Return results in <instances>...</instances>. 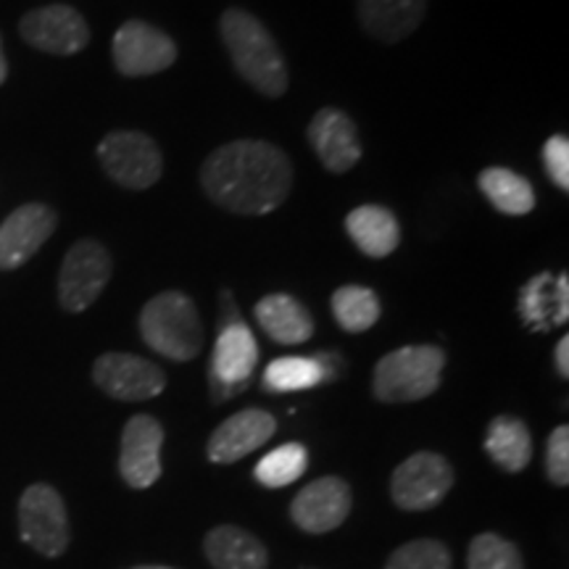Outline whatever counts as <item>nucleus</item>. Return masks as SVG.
<instances>
[{
	"label": "nucleus",
	"mask_w": 569,
	"mask_h": 569,
	"mask_svg": "<svg viewBox=\"0 0 569 569\" xmlns=\"http://www.w3.org/2000/svg\"><path fill=\"white\" fill-rule=\"evenodd\" d=\"M201 188L222 209L259 217L290 196L293 163L267 140H232L203 161Z\"/></svg>",
	"instance_id": "f257e3e1"
},
{
	"label": "nucleus",
	"mask_w": 569,
	"mask_h": 569,
	"mask_svg": "<svg viewBox=\"0 0 569 569\" xmlns=\"http://www.w3.org/2000/svg\"><path fill=\"white\" fill-rule=\"evenodd\" d=\"M219 32L230 51L238 74L269 98H280L288 90V63L272 34L253 13L227 9L219 21Z\"/></svg>",
	"instance_id": "f03ea898"
},
{
	"label": "nucleus",
	"mask_w": 569,
	"mask_h": 569,
	"mask_svg": "<svg viewBox=\"0 0 569 569\" xmlns=\"http://www.w3.org/2000/svg\"><path fill=\"white\" fill-rule=\"evenodd\" d=\"M140 336L148 348L172 361H193L203 348V327L196 303L180 290H163L146 303Z\"/></svg>",
	"instance_id": "7ed1b4c3"
},
{
	"label": "nucleus",
	"mask_w": 569,
	"mask_h": 569,
	"mask_svg": "<svg viewBox=\"0 0 569 569\" xmlns=\"http://www.w3.org/2000/svg\"><path fill=\"white\" fill-rule=\"evenodd\" d=\"M446 369V351L436 346H403L375 367L372 390L382 403H411L432 396Z\"/></svg>",
	"instance_id": "20e7f679"
},
{
	"label": "nucleus",
	"mask_w": 569,
	"mask_h": 569,
	"mask_svg": "<svg viewBox=\"0 0 569 569\" xmlns=\"http://www.w3.org/2000/svg\"><path fill=\"white\" fill-rule=\"evenodd\" d=\"M19 536L42 557L56 559L69 549L67 503L48 482H34L19 498Z\"/></svg>",
	"instance_id": "39448f33"
},
{
	"label": "nucleus",
	"mask_w": 569,
	"mask_h": 569,
	"mask_svg": "<svg viewBox=\"0 0 569 569\" xmlns=\"http://www.w3.org/2000/svg\"><path fill=\"white\" fill-rule=\"evenodd\" d=\"M113 274L109 248L98 240H80L63 256L59 274V303L69 315H82L101 298Z\"/></svg>",
	"instance_id": "423d86ee"
},
{
	"label": "nucleus",
	"mask_w": 569,
	"mask_h": 569,
	"mask_svg": "<svg viewBox=\"0 0 569 569\" xmlns=\"http://www.w3.org/2000/svg\"><path fill=\"white\" fill-rule=\"evenodd\" d=\"M98 161L113 182L127 190H146L163 172L161 151L146 132L122 130L106 134L98 146Z\"/></svg>",
	"instance_id": "0eeeda50"
},
{
	"label": "nucleus",
	"mask_w": 569,
	"mask_h": 569,
	"mask_svg": "<svg viewBox=\"0 0 569 569\" xmlns=\"http://www.w3.org/2000/svg\"><path fill=\"white\" fill-rule=\"evenodd\" d=\"M453 480L457 475H453L451 461L440 453L419 451L396 467L390 478V496L398 509L427 511L436 509L451 493Z\"/></svg>",
	"instance_id": "6e6552de"
},
{
	"label": "nucleus",
	"mask_w": 569,
	"mask_h": 569,
	"mask_svg": "<svg viewBox=\"0 0 569 569\" xmlns=\"http://www.w3.org/2000/svg\"><path fill=\"white\" fill-rule=\"evenodd\" d=\"M113 67L124 77H151L177 61V46L167 32L146 21H127L113 34Z\"/></svg>",
	"instance_id": "1a4fd4ad"
},
{
	"label": "nucleus",
	"mask_w": 569,
	"mask_h": 569,
	"mask_svg": "<svg viewBox=\"0 0 569 569\" xmlns=\"http://www.w3.org/2000/svg\"><path fill=\"white\" fill-rule=\"evenodd\" d=\"M92 382L117 401H148L167 388V375L142 356L111 351L96 359Z\"/></svg>",
	"instance_id": "9d476101"
},
{
	"label": "nucleus",
	"mask_w": 569,
	"mask_h": 569,
	"mask_svg": "<svg viewBox=\"0 0 569 569\" xmlns=\"http://www.w3.org/2000/svg\"><path fill=\"white\" fill-rule=\"evenodd\" d=\"M259 365V343L246 322H232L219 330L211 353V390L217 401H224L243 390Z\"/></svg>",
	"instance_id": "9b49d317"
},
{
	"label": "nucleus",
	"mask_w": 569,
	"mask_h": 569,
	"mask_svg": "<svg viewBox=\"0 0 569 569\" xmlns=\"http://www.w3.org/2000/svg\"><path fill=\"white\" fill-rule=\"evenodd\" d=\"M19 34L27 46L42 53L74 56L90 42V27L71 6H42L19 21Z\"/></svg>",
	"instance_id": "f8f14e48"
},
{
	"label": "nucleus",
	"mask_w": 569,
	"mask_h": 569,
	"mask_svg": "<svg viewBox=\"0 0 569 569\" xmlns=\"http://www.w3.org/2000/svg\"><path fill=\"white\" fill-rule=\"evenodd\" d=\"M353 493L343 478L327 475L309 482L301 493L290 503V519L311 536H325V532L338 530L351 515Z\"/></svg>",
	"instance_id": "ddd939ff"
},
{
	"label": "nucleus",
	"mask_w": 569,
	"mask_h": 569,
	"mask_svg": "<svg viewBox=\"0 0 569 569\" xmlns=\"http://www.w3.org/2000/svg\"><path fill=\"white\" fill-rule=\"evenodd\" d=\"M56 211L46 203L19 206L6 222L0 224V272L24 267L56 230Z\"/></svg>",
	"instance_id": "4468645a"
},
{
	"label": "nucleus",
	"mask_w": 569,
	"mask_h": 569,
	"mask_svg": "<svg viewBox=\"0 0 569 569\" xmlns=\"http://www.w3.org/2000/svg\"><path fill=\"white\" fill-rule=\"evenodd\" d=\"M161 446L163 427L151 415H134L124 425L122 451H119V472L134 490L151 488L161 478Z\"/></svg>",
	"instance_id": "2eb2a0df"
},
{
	"label": "nucleus",
	"mask_w": 569,
	"mask_h": 569,
	"mask_svg": "<svg viewBox=\"0 0 569 569\" xmlns=\"http://www.w3.org/2000/svg\"><path fill=\"white\" fill-rule=\"evenodd\" d=\"M277 432V419L264 409H243L230 419H224L211 432L206 457L213 465H234L248 453L259 451Z\"/></svg>",
	"instance_id": "dca6fc26"
},
{
	"label": "nucleus",
	"mask_w": 569,
	"mask_h": 569,
	"mask_svg": "<svg viewBox=\"0 0 569 569\" xmlns=\"http://www.w3.org/2000/svg\"><path fill=\"white\" fill-rule=\"evenodd\" d=\"M311 148L319 156L325 169L343 174L353 169L361 159V140L353 119L346 111L322 109L315 113L309 130H306Z\"/></svg>",
	"instance_id": "f3484780"
},
{
	"label": "nucleus",
	"mask_w": 569,
	"mask_h": 569,
	"mask_svg": "<svg viewBox=\"0 0 569 569\" xmlns=\"http://www.w3.org/2000/svg\"><path fill=\"white\" fill-rule=\"evenodd\" d=\"M338 353L282 356L264 369V388L269 393H296L336 380Z\"/></svg>",
	"instance_id": "a211bd4d"
},
{
	"label": "nucleus",
	"mask_w": 569,
	"mask_h": 569,
	"mask_svg": "<svg viewBox=\"0 0 569 569\" xmlns=\"http://www.w3.org/2000/svg\"><path fill=\"white\" fill-rule=\"evenodd\" d=\"M203 553L213 569H267L269 553L253 532L238 525H219L203 538Z\"/></svg>",
	"instance_id": "6ab92c4d"
},
{
	"label": "nucleus",
	"mask_w": 569,
	"mask_h": 569,
	"mask_svg": "<svg viewBox=\"0 0 569 569\" xmlns=\"http://www.w3.org/2000/svg\"><path fill=\"white\" fill-rule=\"evenodd\" d=\"M427 0H359L361 27L380 42H401L422 24Z\"/></svg>",
	"instance_id": "aec40b11"
},
{
	"label": "nucleus",
	"mask_w": 569,
	"mask_h": 569,
	"mask_svg": "<svg viewBox=\"0 0 569 569\" xmlns=\"http://www.w3.org/2000/svg\"><path fill=\"white\" fill-rule=\"evenodd\" d=\"M256 319L261 330L267 332L274 343L301 346L315 336V319L309 309L288 293H272L256 303Z\"/></svg>",
	"instance_id": "412c9836"
},
{
	"label": "nucleus",
	"mask_w": 569,
	"mask_h": 569,
	"mask_svg": "<svg viewBox=\"0 0 569 569\" xmlns=\"http://www.w3.org/2000/svg\"><path fill=\"white\" fill-rule=\"evenodd\" d=\"M348 238L359 246L361 253L372 256V259H386L398 248L401 230H398V219L393 211L386 206H359L346 217Z\"/></svg>",
	"instance_id": "4be33fe9"
},
{
	"label": "nucleus",
	"mask_w": 569,
	"mask_h": 569,
	"mask_svg": "<svg viewBox=\"0 0 569 569\" xmlns=\"http://www.w3.org/2000/svg\"><path fill=\"white\" fill-rule=\"evenodd\" d=\"M486 451L503 472H522L532 461V436L522 419L501 415L488 425Z\"/></svg>",
	"instance_id": "5701e85b"
},
{
	"label": "nucleus",
	"mask_w": 569,
	"mask_h": 569,
	"mask_svg": "<svg viewBox=\"0 0 569 569\" xmlns=\"http://www.w3.org/2000/svg\"><path fill=\"white\" fill-rule=\"evenodd\" d=\"M480 190L493 206L496 211L509 213V217H522L536 209V190H532L530 180L522 174L511 172L503 167H490L480 174Z\"/></svg>",
	"instance_id": "b1692460"
},
{
	"label": "nucleus",
	"mask_w": 569,
	"mask_h": 569,
	"mask_svg": "<svg viewBox=\"0 0 569 569\" xmlns=\"http://www.w3.org/2000/svg\"><path fill=\"white\" fill-rule=\"evenodd\" d=\"M332 315L346 332H365L380 319V298L365 284H343L332 293Z\"/></svg>",
	"instance_id": "393cba45"
},
{
	"label": "nucleus",
	"mask_w": 569,
	"mask_h": 569,
	"mask_svg": "<svg viewBox=\"0 0 569 569\" xmlns=\"http://www.w3.org/2000/svg\"><path fill=\"white\" fill-rule=\"evenodd\" d=\"M309 469V451L301 443H284L269 451L253 469V478L264 488H284L298 478H303Z\"/></svg>",
	"instance_id": "a878e982"
},
{
	"label": "nucleus",
	"mask_w": 569,
	"mask_h": 569,
	"mask_svg": "<svg viewBox=\"0 0 569 569\" xmlns=\"http://www.w3.org/2000/svg\"><path fill=\"white\" fill-rule=\"evenodd\" d=\"M517 309L522 322L536 332H549L557 325V301H553V277L540 272L519 290Z\"/></svg>",
	"instance_id": "bb28decb"
},
{
	"label": "nucleus",
	"mask_w": 569,
	"mask_h": 569,
	"mask_svg": "<svg viewBox=\"0 0 569 569\" xmlns=\"http://www.w3.org/2000/svg\"><path fill=\"white\" fill-rule=\"evenodd\" d=\"M467 569H522V553L511 540L482 532L469 543Z\"/></svg>",
	"instance_id": "cd10ccee"
},
{
	"label": "nucleus",
	"mask_w": 569,
	"mask_h": 569,
	"mask_svg": "<svg viewBox=\"0 0 569 569\" xmlns=\"http://www.w3.org/2000/svg\"><path fill=\"white\" fill-rule=\"evenodd\" d=\"M386 569H451V551L443 540H409L390 553Z\"/></svg>",
	"instance_id": "c85d7f7f"
},
{
	"label": "nucleus",
	"mask_w": 569,
	"mask_h": 569,
	"mask_svg": "<svg viewBox=\"0 0 569 569\" xmlns=\"http://www.w3.org/2000/svg\"><path fill=\"white\" fill-rule=\"evenodd\" d=\"M546 475L553 486H569V427L559 425L546 443Z\"/></svg>",
	"instance_id": "c756f323"
},
{
	"label": "nucleus",
	"mask_w": 569,
	"mask_h": 569,
	"mask_svg": "<svg viewBox=\"0 0 569 569\" xmlns=\"http://www.w3.org/2000/svg\"><path fill=\"white\" fill-rule=\"evenodd\" d=\"M543 167L549 172L551 182L559 190H569V140L565 134H553L543 146Z\"/></svg>",
	"instance_id": "7c9ffc66"
},
{
	"label": "nucleus",
	"mask_w": 569,
	"mask_h": 569,
	"mask_svg": "<svg viewBox=\"0 0 569 569\" xmlns=\"http://www.w3.org/2000/svg\"><path fill=\"white\" fill-rule=\"evenodd\" d=\"M553 301H557V325H567V319H569V277H567V272L553 277Z\"/></svg>",
	"instance_id": "2f4dec72"
},
{
	"label": "nucleus",
	"mask_w": 569,
	"mask_h": 569,
	"mask_svg": "<svg viewBox=\"0 0 569 569\" xmlns=\"http://www.w3.org/2000/svg\"><path fill=\"white\" fill-rule=\"evenodd\" d=\"M553 361H557V369L561 377H569V338L565 336L559 340L557 351H553Z\"/></svg>",
	"instance_id": "473e14b6"
},
{
	"label": "nucleus",
	"mask_w": 569,
	"mask_h": 569,
	"mask_svg": "<svg viewBox=\"0 0 569 569\" xmlns=\"http://www.w3.org/2000/svg\"><path fill=\"white\" fill-rule=\"evenodd\" d=\"M9 77V61H6V51H3V38H0V84L6 82Z\"/></svg>",
	"instance_id": "72a5a7b5"
},
{
	"label": "nucleus",
	"mask_w": 569,
	"mask_h": 569,
	"mask_svg": "<svg viewBox=\"0 0 569 569\" xmlns=\"http://www.w3.org/2000/svg\"><path fill=\"white\" fill-rule=\"evenodd\" d=\"M132 569H172V567H161V565H140V567H132Z\"/></svg>",
	"instance_id": "f704fd0d"
}]
</instances>
